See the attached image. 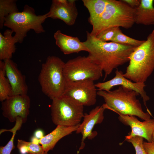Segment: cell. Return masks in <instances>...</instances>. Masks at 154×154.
Listing matches in <instances>:
<instances>
[{
    "label": "cell",
    "instance_id": "cell-21",
    "mask_svg": "<svg viewBox=\"0 0 154 154\" xmlns=\"http://www.w3.org/2000/svg\"><path fill=\"white\" fill-rule=\"evenodd\" d=\"M15 0H0V28L2 29L6 17L9 15L18 12Z\"/></svg>",
    "mask_w": 154,
    "mask_h": 154
},
{
    "label": "cell",
    "instance_id": "cell-15",
    "mask_svg": "<svg viewBox=\"0 0 154 154\" xmlns=\"http://www.w3.org/2000/svg\"><path fill=\"white\" fill-rule=\"evenodd\" d=\"M6 76L11 86L12 96L27 94L28 88L25 76L18 69L17 65L11 59L4 61Z\"/></svg>",
    "mask_w": 154,
    "mask_h": 154
},
{
    "label": "cell",
    "instance_id": "cell-23",
    "mask_svg": "<svg viewBox=\"0 0 154 154\" xmlns=\"http://www.w3.org/2000/svg\"><path fill=\"white\" fill-rule=\"evenodd\" d=\"M144 41L145 40H137L129 37L123 33L120 29L111 42L124 45L137 47Z\"/></svg>",
    "mask_w": 154,
    "mask_h": 154
},
{
    "label": "cell",
    "instance_id": "cell-13",
    "mask_svg": "<svg viewBox=\"0 0 154 154\" xmlns=\"http://www.w3.org/2000/svg\"><path fill=\"white\" fill-rule=\"evenodd\" d=\"M121 71L117 69L115 72V76L111 79L106 82H99L95 84L98 90L108 91L116 86H121L136 91L139 93L143 99L144 104L146 107V102L149 99L144 90L145 83L134 82L125 78Z\"/></svg>",
    "mask_w": 154,
    "mask_h": 154
},
{
    "label": "cell",
    "instance_id": "cell-2",
    "mask_svg": "<svg viewBox=\"0 0 154 154\" xmlns=\"http://www.w3.org/2000/svg\"><path fill=\"white\" fill-rule=\"evenodd\" d=\"M87 39L83 42L88 50L87 56L104 73V80L115 69L129 62L136 47L113 42L101 41L87 32Z\"/></svg>",
    "mask_w": 154,
    "mask_h": 154
},
{
    "label": "cell",
    "instance_id": "cell-6",
    "mask_svg": "<svg viewBox=\"0 0 154 154\" xmlns=\"http://www.w3.org/2000/svg\"><path fill=\"white\" fill-rule=\"evenodd\" d=\"M48 18L47 13L37 15L33 8L26 5L22 12L15 13L7 16L4 26L15 33L14 37L17 43H21L31 29L37 34L44 32L42 25Z\"/></svg>",
    "mask_w": 154,
    "mask_h": 154
},
{
    "label": "cell",
    "instance_id": "cell-11",
    "mask_svg": "<svg viewBox=\"0 0 154 154\" xmlns=\"http://www.w3.org/2000/svg\"><path fill=\"white\" fill-rule=\"evenodd\" d=\"M74 0H53L48 18L60 19L66 24L71 26L74 24L78 15V11Z\"/></svg>",
    "mask_w": 154,
    "mask_h": 154
},
{
    "label": "cell",
    "instance_id": "cell-14",
    "mask_svg": "<svg viewBox=\"0 0 154 154\" xmlns=\"http://www.w3.org/2000/svg\"><path fill=\"white\" fill-rule=\"evenodd\" d=\"M119 115L118 119L123 124L129 126L131 131L125 138L134 136L143 137L148 142H152V137L154 130V119L141 121L135 116L124 115L116 112Z\"/></svg>",
    "mask_w": 154,
    "mask_h": 154
},
{
    "label": "cell",
    "instance_id": "cell-24",
    "mask_svg": "<svg viewBox=\"0 0 154 154\" xmlns=\"http://www.w3.org/2000/svg\"><path fill=\"white\" fill-rule=\"evenodd\" d=\"M22 126L21 123L19 122L15 123L14 126L9 130V131L12 133L13 134L10 140L4 146L0 147V154H11L12 151L15 148L14 145V139L17 131L20 129Z\"/></svg>",
    "mask_w": 154,
    "mask_h": 154
},
{
    "label": "cell",
    "instance_id": "cell-1",
    "mask_svg": "<svg viewBox=\"0 0 154 154\" xmlns=\"http://www.w3.org/2000/svg\"><path fill=\"white\" fill-rule=\"evenodd\" d=\"M90 16L88 21L92 26L90 33L96 37L108 28H131L135 23V9L121 0H82Z\"/></svg>",
    "mask_w": 154,
    "mask_h": 154
},
{
    "label": "cell",
    "instance_id": "cell-10",
    "mask_svg": "<svg viewBox=\"0 0 154 154\" xmlns=\"http://www.w3.org/2000/svg\"><path fill=\"white\" fill-rule=\"evenodd\" d=\"M30 104L31 100L27 94L10 96L1 102L2 114L11 122H15L19 117L24 123L29 113Z\"/></svg>",
    "mask_w": 154,
    "mask_h": 154
},
{
    "label": "cell",
    "instance_id": "cell-9",
    "mask_svg": "<svg viewBox=\"0 0 154 154\" xmlns=\"http://www.w3.org/2000/svg\"><path fill=\"white\" fill-rule=\"evenodd\" d=\"M94 81L90 80L65 81L63 95L71 97L84 106L94 105L96 102L97 95Z\"/></svg>",
    "mask_w": 154,
    "mask_h": 154
},
{
    "label": "cell",
    "instance_id": "cell-22",
    "mask_svg": "<svg viewBox=\"0 0 154 154\" xmlns=\"http://www.w3.org/2000/svg\"><path fill=\"white\" fill-rule=\"evenodd\" d=\"M17 147L21 154H46L39 144L18 139Z\"/></svg>",
    "mask_w": 154,
    "mask_h": 154
},
{
    "label": "cell",
    "instance_id": "cell-3",
    "mask_svg": "<svg viewBox=\"0 0 154 154\" xmlns=\"http://www.w3.org/2000/svg\"><path fill=\"white\" fill-rule=\"evenodd\" d=\"M97 94L103 98L105 103L102 106L105 109L124 115L137 116L144 121L151 119L150 114L143 110L137 98L139 94L135 91L119 86L113 90H98Z\"/></svg>",
    "mask_w": 154,
    "mask_h": 154
},
{
    "label": "cell",
    "instance_id": "cell-7",
    "mask_svg": "<svg viewBox=\"0 0 154 154\" xmlns=\"http://www.w3.org/2000/svg\"><path fill=\"white\" fill-rule=\"evenodd\" d=\"M52 100L51 115V119L54 124L72 127L80 123L84 114V106L82 104L65 95Z\"/></svg>",
    "mask_w": 154,
    "mask_h": 154
},
{
    "label": "cell",
    "instance_id": "cell-30",
    "mask_svg": "<svg viewBox=\"0 0 154 154\" xmlns=\"http://www.w3.org/2000/svg\"><path fill=\"white\" fill-rule=\"evenodd\" d=\"M152 142H154V130L153 131L152 135Z\"/></svg>",
    "mask_w": 154,
    "mask_h": 154
},
{
    "label": "cell",
    "instance_id": "cell-5",
    "mask_svg": "<svg viewBox=\"0 0 154 154\" xmlns=\"http://www.w3.org/2000/svg\"><path fill=\"white\" fill-rule=\"evenodd\" d=\"M65 63L58 57L49 56L42 65L38 81L42 92L51 100L63 94L65 80L63 72Z\"/></svg>",
    "mask_w": 154,
    "mask_h": 154
},
{
    "label": "cell",
    "instance_id": "cell-28",
    "mask_svg": "<svg viewBox=\"0 0 154 154\" xmlns=\"http://www.w3.org/2000/svg\"><path fill=\"white\" fill-rule=\"evenodd\" d=\"M121 1L133 8L138 6L140 3V0H122Z\"/></svg>",
    "mask_w": 154,
    "mask_h": 154
},
{
    "label": "cell",
    "instance_id": "cell-27",
    "mask_svg": "<svg viewBox=\"0 0 154 154\" xmlns=\"http://www.w3.org/2000/svg\"><path fill=\"white\" fill-rule=\"evenodd\" d=\"M143 145L147 154H154V142H144Z\"/></svg>",
    "mask_w": 154,
    "mask_h": 154
},
{
    "label": "cell",
    "instance_id": "cell-4",
    "mask_svg": "<svg viewBox=\"0 0 154 154\" xmlns=\"http://www.w3.org/2000/svg\"><path fill=\"white\" fill-rule=\"evenodd\" d=\"M123 76L135 82L145 83L154 70V29L131 54Z\"/></svg>",
    "mask_w": 154,
    "mask_h": 154
},
{
    "label": "cell",
    "instance_id": "cell-12",
    "mask_svg": "<svg viewBox=\"0 0 154 154\" xmlns=\"http://www.w3.org/2000/svg\"><path fill=\"white\" fill-rule=\"evenodd\" d=\"M105 109L102 106H98L93 109L88 114L85 113L83 120L76 131V133L82 135L80 148L84 146V141L86 138L91 139L97 135V132L93 131L96 124L102 123L104 118V112Z\"/></svg>",
    "mask_w": 154,
    "mask_h": 154
},
{
    "label": "cell",
    "instance_id": "cell-17",
    "mask_svg": "<svg viewBox=\"0 0 154 154\" xmlns=\"http://www.w3.org/2000/svg\"><path fill=\"white\" fill-rule=\"evenodd\" d=\"M72 127L57 125L50 133L39 139V144L43 148L44 153L52 150L58 141L63 137L76 131L79 125Z\"/></svg>",
    "mask_w": 154,
    "mask_h": 154
},
{
    "label": "cell",
    "instance_id": "cell-16",
    "mask_svg": "<svg viewBox=\"0 0 154 154\" xmlns=\"http://www.w3.org/2000/svg\"><path fill=\"white\" fill-rule=\"evenodd\" d=\"M56 44L65 54L78 53L81 51L88 52L83 42L77 37L69 36L57 30L54 35Z\"/></svg>",
    "mask_w": 154,
    "mask_h": 154
},
{
    "label": "cell",
    "instance_id": "cell-29",
    "mask_svg": "<svg viewBox=\"0 0 154 154\" xmlns=\"http://www.w3.org/2000/svg\"><path fill=\"white\" fill-rule=\"evenodd\" d=\"M35 137L38 139L42 138L43 136V132L40 130H38L36 131L35 133Z\"/></svg>",
    "mask_w": 154,
    "mask_h": 154
},
{
    "label": "cell",
    "instance_id": "cell-18",
    "mask_svg": "<svg viewBox=\"0 0 154 154\" xmlns=\"http://www.w3.org/2000/svg\"><path fill=\"white\" fill-rule=\"evenodd\" d=\"M153 0H140L139 5L135 8V23L145 25H154Z\"/></svg>",
    "mask_w": 154,
    "mask_h": 154
},
{
    "label": "cell",
    "instance_id": "cell-8",
    "mask_svg": "<svg viewBox=\"0 0 154 154\" xmlns=\"http://www.w3.org/2000/svg\"><path fill=\"white\" fill-rule=\"evenodd\" d=\"M103 72L88 56H79L65 63L63 72L65 81H77L98 80L102 76Z\"/></svg>",
    "mask_w": 154,
    "mask_h": 154
},
{
    "label": "cell",
    "instance_id": "cell-19",
    "mask_svg": "<svg viewBox=\"0 0 154 154\" xmlns=\"http://www.w3.org/2000/svg\"><path fill=\"white\" fill-rule=\"evenodd\" d=\"M11 29H7L3 34L0 33V60L4 61L11 59L16 50V41Z\"/></svg>",
    "mask_w": 154,
    "mask_h": 154
},
{
    "label": "cell",
    "instance_id": "cell-26",
    "mask_svg": "<svg viewBox=\"0 0 154 154\" xmlns=\"http://www.w3.org/2000/svg\"><path fill=\"white\" fill-rule=\"evenodd\" d=\"M120 29L119 27H117L108 28L100 33L96 37L102 41H112L116 33Z\"/></svg>",
    "mask_w": 154,
    "mask_h": 154
},
{
    "label": "cell",
    "instance_id": "cell-20",
    "mask_svg": "<svg viewBox=\"0 0 154 154\" xmlns=\"http://www.w3.org/2000/svg\"><path fill=\"white\" fill-rule=\"evenodd\" d=\"M4 65V61L0 60V101L1 102L12 95L11 87L6 76Z\"/></svg>",
    "mask_w": 154,
    "mask_h": 154
},
{
    "label": "cell",
    "instance_id": "cell-25",
    "mask_svg": "<svg viewBox=\"0 0 154 154\" xmlns=\"http://www.w3.org/2000/svg\"><path fill=\"white\" fill-rule=\"evenodd\" d=\"M125 140L132 145L135 150L136 154H147L143 147V137L134 136L125 138Z\"/></svg>",
    "mask_w": 154,
    "mask_h": 154
}]
</instances>
